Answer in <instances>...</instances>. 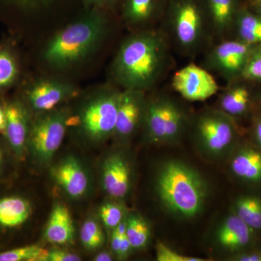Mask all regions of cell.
Segmentation results:
<instances>
[{"mask_svg": "<svg viewBox=\"0 0 261 261\" xmlns=\"http://www.w3.org/2000/svg\"><path fill=\"white\" fill-rule=\"evenodd\" d=\"M99 216L108 229L113 231L126 218L124 207L115 202H107L99 207Z\"/></svg>", "mask_w": 261, "mask_h": 261, "instance_id": "cell-30", "label": "cell"}, {"mask_svg": "<svg viewBox=\"0 0 261 261\" xmlns=\"http://www.w3.org/2000/svg\"><path fill=\"white\" fill-rule=\"evenodd\" d=\"M70 0H0V10L20 15L48 13Z\"/></svg>", "mask_w": 261, "mask_h": 261, "instance_id": "cell-21", "label": "cell"}, {"mask_svg": "<svg viewBox=\"0 0 261 261\" xmlns=\"http://www.w3.org/2000/svg\"><path fill=\"white\" fill-rule=\"evenodd\" d=\"M252 45L240 40H226L213 48L207 58L211 69L226 80L242 75Z\"/></svg>", "mask_w": 261, "mask_h": 261, "instance_id": "cell-11", "label": "cell"}, {"mask_svg": "<svg viewBox=\"0 0 261 261\" xmlns=\"http://www.w3.org/2000/svg\"><path fill=\"white\" fill-rule=\"evenodd\" d=\"M156 255L159 261H205L201 257L187 256L174 251L172 249L162 243H158L156 246Z\"/></svg>", "mask_w": 261, "mask_h": 261, "instance_id": "cell-32", "label": "cell"}, {"mask_svg": "<svg viewBox=\"0 0 261 261\" xmlns=\"http://www.w3.org/2000/svg\"><path fill=\"white\" fill-rule=\"evenodd\" d=\"M3 150H2L1 147H0V169H1L2 166H3Z\"/></svg>", "mask_w": 261, "mask_h": 261, "instance_id": "cell-41", "label": "cell"}, {"mask_svg": "<svg viewBox=\"0 0 261 261\" xmlns=\"http://www.w3.org/2000/svg\"><path fill=\"white\" fill-rule=\"evenodd\" d=\"M126 234L132 248L143 249L149 243L150 227L140 214H130L126 216Z\"/></svg>", "mask_w": 261, "mask_h": 261, "instance_id": "cell-25", "label": "cell"}, {"mask_svg": "<svg viewBox=\"0 0 261 261\" xmlns=\"http://www.w3.org/2000/svg\"><path fill=\"white\" fill-rule=\"evenodd\" d=\"M106 10L84 8L76 20L57 33L47 43L43 60L51 68L65 69L94 53L107 32Z\"/></svg>", "mask_w": 261, "mask_h": 261, "instance_id": "cell-2", "label": "cell"}, {"mask_svg": "<svg viewBox=\"0 0 261 261\" xmlns=\"http://www.w3.org/2000/svg\"><path fill=\"white\" fill-rule=\"evenodd\" d=\"M103 190L115 200H123L129 193L132 183L130 163L124 154L114 152L105 159L101 169Z\"/></svg>", "mask_w": 261, "mask_h": 261, "instance_id": "cell-12", "label": "cell"}, {"mask_svg": "<svg viewBox=\"0 0 261 261\" xmlns=\"http://www.w3.org/2000/svg\"><path fill=\"white\" fill-rule=\"evenodd\" d=\"M79 255L61 249H54L49 251L47 261H80Z\"/></svg>", "mask_w": 261, "mask_h": 261, "instance_id": "cell-33", "label": "cell"}, {"mask_svg": "<svg viewBox=\"0 0 261 261\" xmlns=\"http://www.w3.org/2000/svg\"><path fill=\"white\" fill-rule=\"evenodd\" d=\"M250 5L254 8H261V0H250Z\"/></svg>", "mask_w": 261, "mask_h": 261, "instance_id": "cell-40", "label": "cell"}, {"mask_svg": "<svg viewBox=\"0 0 261 261\" xmlns=\"http://www.w3.org/2000/svg\"><path fill=\"white\" fill-rule=\"evenodd\" d=\"M255 135H256L257 141L261 145V121L258 122L256 128H255Z\"/></svg>", "mask_w": 261, "mask_h": 261, "instance_id": "cell-39", "label": "cell"}, {"mask_svg": "<svg viewBox=\"0 0 261 261\" xmlns=\"http://www.w3.org/2000/svg\"><path fill=\"white\" fill-rule=\"evenodd\" d=\"M167 44L155 32L137 33L122 43L113 64L117 83L145 91L155 84L167 66Z\"/></svg>", "mask_w": 261, "mask_h": 261, "instance_id": "cell-1", "label": "cell"}, {"mask_svg": "<svg viewBox=\"0 0 261 261\" xmlns=\"http://www.w3.org/2000/svg\"><path fill=\"white\" fill-rule=\"evenodd\" d=\"M80 238L83 246L89 250H97L105 243V234L100 224L92 218L84 221L81 228Z\"/></svg>", "mask_w": 261, "mask_h": 261, "instance_id": "cell-29", "label": "cell"}, {"mask_svg": "<svg viewBox=\"0 0 261 261\" xmlns=\"http://www.w3.org/2000/svg\"><path fill=\"white\" fill-rule=\"evenodd\" d=\"M172 86L182 97L192 102L205 101L219 90L214 77L194 63L186 65L173 75Z\"/></svg>", "mask_w": 261, "mask_h": 261, "instance_id": "cell-9", "label": "cell"}, {"mask_svg": "<svg viewBox=\"0 0 261 261\" xmlns=\"http://www.w3.org/2000/svg\"><path fill=\"white\" fill-rule=\"evenodd\" d=\"M250 102V92L244 86H233L221 95V111L229 116H238L246 111Z\"/></svg>", "mask_w": 261, "mask_h": 261, "instance_id": "cell-24", "label": "cell"}, {"mask_svg": "<svg viewBox=\"0 0 261 261\" xmlns=\"http://www.w3.org/2000/svg\"><path fill=\"white\" fill-rule=\"evenodd\" d=\"M235 214L252 229L261 228V200L255 197H243L235 202Z\"/></svg>", "mask_w": 261, "mask_h": 261, "instance_id": "cell-27", "label": "cell"}, {"mask_svg": "<svg viewBox=\"0 0 261 261\" xmlns=\"http://www.w3.org/2000/svg\"><path fill=\"white\" fill-rule=\"evenodd\" d=\"M255 9L256 10L257 13L261 15V8H255Z\"/></svg>", "mask_w": 261, "mask_h": 261, "instance_id": "cell-42", "label": "cell"}, {"mask_svg": "<svg viewBox=\"0 0 261 261\" xmlns=\"http://www.w3.org/2000/svg\"><path fill=\"white\" fill-rule=\"evenodd\" d=\"M6 128L4 135L15 159L22 161L27 154V146L32 119L27 103L18 99L5 104Z\"/></svg>", "mask_w": 261, "mask_h": 261, "instance_id": "cell-10", "label": "cell"}, {"mask_svg": "<svg viewBox=\"0 0 261 261\" xmlns=\"http://www.w3.org/2000/svg\"><path fill=\"white\" fill-rule=\"evenodd\" d=\"M132 249L133 248H132L129 240H128L126 233H125L123 238H122L121 246H120L119 252H118L117 257H119V258H126L129 255Z\"/></svg>", "mask_w": 261, "mask_h": 261, "instance_id": "cell-35", "label": "cell"}, {"mask_svg": "<svg viewBox=\"0 0 261 261\" xmlns=\"http://www.w3.org/2000/svg\"><path fill=\"white\" fill-rule=\"evenodd\" d=\"M166 3L167 0H123L122 14L128 23H145L164 8Z\"/></svg>", "mask_w": 261, "mask_h": 261, "instance_id": "cell-20", "label": "cell"}, {"mask_svg": "<svg viewBox=\"0 0 261 261\" xmlns=\"http://www.w3.org/2000/svg\"><path fill=\"white\" fill-rule=\"evenodd\" d=\"M232 172L247 181H261V153L254 149H243L233 157L231 163Z\"/></svg>", "mask_w": 261, "mask_h": 261, "instance_id": "cell-22", "label": "cell"}, {"mask_svg": "<svg viewBox=\"0 0 261 261\" xmlns=\"http://www.w3.org/2000/svg\"><path fill=\"white\" fill-rule=\"evenodd\" d=\"M234 23L239 40L250 45H261V15L253 14L248 10H239Z\"/></svg>", "mask_w": 261, "mask_h": 261, "instance_id": "cell-23", "label": "cell"}, {"mask_svg": "<svg viewBox=\"0 0 261 261\" xmlns=\"http://www.w3.org/2000/svg\"><path fill=\"white\" fill-rule=\"evenodd\" d=\"M76 87L68 82L56 79H42L33 82L25 91V103L37 113L47 112L75 97Z\"/></svg>", "mask_w": 261, "mask_h": 261, "instance_id": "cell-8", "label": "cell"}, {"mask_svg": "<svg viewBox=\"0 0 261 261\" xmlns=\"http://www.w3.org/2000/svg\"><path fill=\"white\" fill-rule=\"evenodd\" d=\"M164 10L175 42L186 53L197 51L213 31L205 0H167Z\"/></svg>", "mask_w": 261, "mask_h": 261, "instance_id": "cell-4", "label": "cell"}, {"mask_svg": "<svg viewBox=\"0 0 261 261\" xmlns=\"http://www.w3.org/2000/svg\"><path fill=\"white\" fill-rule=\"evenodd\" d=\"M238 260L240 261H261V255L259 254H250L238 257Z\"/></svg>", "mask_w": 261, "mask_h": 261, "instance_id": "cell-38", "label": "cell"}, {"mask_svg": "<svg viewBox=\"0 0 261 261\" xmlns=\"http://www.w3.org/2000/svg\"><path fill=\"white\" fill-rule=\"evenodd\" d=\"M121 92L113 87L99 89L85 99L75 119L70 116L86 140L98 143L113 135Z\"/></svg>", "mask_w": 261, "mask_h": 261, "instance_id": "cell-5", "label": "cell"}, {"mask_svg": "<svg viewBox=\"0 0 261 261\" xmlns=\"http://www.w3.org/2000/svg\"><path fill=\"white\" fill-rule=\"evenodd\" d=\"M251 231V228L233 214L226 218L220 226L216 233V240L220 246L236 250L250 243Z\"/></svg>", "mask_w": 261, "mask_h": 261, "instance_id": "cell-18", "label": "cell"}, {"mask_svg": "<svg viewBox=\"0 0 261 261\" xmlns=\"http://www.w3.org/2000/svg\"><path fill=\"white\" fill-rule=\"evenodd\" d=\"M241 75L245 80H261V45L250 53Z\"/></svg>", "mask_w": 261, "mask_h": 261, "instance_id": "cell-31", "label": "cell"}, {"mask_svg": "<svg viewBox=\"0 0 261 261\" xmlns=\"http://www.w3.org/2000/svg\"><path fill=\"white\" fill-rule=\"evenodd\" d=\"M177 105L171 98L163 95L147 100L142 124L150 142H166L168 123Z\"/></svg>", "mask_w": 261, "mask_h": 261, "instance_id": "cell-15", "label": "cell"}, {"mask_svg": "<svg viewBox=\"0 0 261 261\" xmlns=\"http://www.w3.org/2000/svg\"><path fill=\"white\" fill-rule=\"evenodd\" d=\"M51 177L70 198H82L88 192V173L82 163L72 156L65 158L53 166Z\"/></svg>", "mask_w": 261, "mask_h": 261, "instance_id": "cell-14", "label": "cell"}, {"mask_svg": "<svg viewBox=\"0 0 261 261\" xmlns=\"http://www.w3.org/2000/svg\"><path fill=\"white\" fill-rule=\"evenodd\" d=\"M197 140L209 152L221 154L231 145L234 137V127L229 115L224 111H205L197 118L195 127Z\"/></svg>", "mask_w": 261, "mask_h": 261, "instance_id": "cell-7", "label": "cell"}, {"mask_svg": "<svg viewBox=\"0 0 261 261\" xmlns=\"http://www.w3.org/2000/svg\"><path fill=\"white\" fill-rule=\"evenodd\" d=\"M156 190L166 210L184 219H192L205 205L207 188L200 173L177 161L165 163L156 179Z\"/></svg>", "mask_w": 261, "mask_h": 261, "instance_id": "cell-3", "label": "cell"}, {"mask_svg": "<svg viewBox=\"0 0 261 261\" xmlns=\"http://www.w3.org/2000/svg\"><path fill=\"white\" fill-rule=\"evenodd\" d=\"M70 118L68 108H56L38 113L37 118L32 120L27 154L34 162L40 166L50 162L63 142Z\"/></svg>", "mask_w": 261, "mask_h": 261, "instance_id": "cell-6", "label": "cell"}, {"mask_svg": "<svg viewBox=\"0 0 261 261\" xmlns=\"http://www.w3.org/2000/svg\"><path fill=\"white\" fill-rule=\"evenodd\" d=\"M32 206L27 199L18 195L0 197V228L15 229L27 222Z\"/></svg>", "mask_w": 261, "mask_h": 261, "instance_id": "cell-17", "label": "cell"}, {"mask_svg": "<svg viewBox=\"0 0 261 261\" xmlns=\"http://www.w3.org/2000/svg\"><path fill=\"white\" fill-rule=\"evenodd\" d=\"M74 236V224L69 209L64 204H56L46 226V240L54 245H66L73 243Z\"/></svg>", "mask_w": 261, "mask_h": 261, "instance_id": "cell-16", "label": "cell"}, {"mask_svg": "<svg viewBox=\"0 0 261 261\" xmlns=\"http://www.w3.org/2000/svg\"><path fill=\"white\" fill-rule=\"evenodd\" d=\"M213 31L219 35L227 32L238 15L239 0H205Z\"/></svg>", "mask_w": 261, "mask_h": 261, "instance_id": "cell-19", "label": "cell"}, {"mask_svg": "<svg viewBox=\"0 0 261 261\" xmlns=\"http://www.w3.org/2000/svg\"><path fill=\"white\" fill-rule=\"evenodd\" d=\"M6 128V115L4 106L0 105V135H4Z\"/></svg>", "mask_w": 261, "mask_h": 261, "instance_id": "cell-36", "label": "cell"}, {"mask_svg": "<svg viewBox=\"0 0 261 261\" xmlns=\"http://www.w3.org/2000/svg\"><path fill=\"white\" fill-rule=\"evenodd\" d=\"M49 251L33 245L0 252V261H47Z\"/></svg>", "mask_w": 261, "mask_h": 261, "instance_id": "cell-28", "label": "cell"}, {"mask_svg": "<svg viewBox=\"0 0 261 261\" xmlns=\"http://www.w3.org/2000/svg\"><path fill=\"white\" fill-rule=\"evenodd\" d=\"M94 260L95 261H111L113 260V256L111 252L104 251L99 252L94 257Z\"/></svg>", "mask_w": 261, "mask_h": 261, "instance_id": "cell-37", "label": "cell"}, {"mask_svg": "<svg viewBox=\"0 0 261 261\" xmlns=\"http://www.w3.org/2000/svg\"><path fill=\"white\" fill-rule=\"evenodd\" d=\"M121 1L122 3L123 0H82V6L84 8H97L107 10Z\"/></svg>", "mask_w": 261, "mask_h": 261, "instance_id": "cell-34", "label": "cell"}, {"mask_svg": "<svg viewBox=\"0 0 261 261\" xmlns=\"http://www.w3.org/2000/svg\"><path fill=\"white\" fill-rule=\"evenodd\" d=\"M20 67L15 53L10 48L0 47V92L17 82Z\"/></svg>", "mask_w": 261, "mask_h": 261, "instance_id": "cell-26", "label": "cell"}, {"mask_svg": "<svg viewBox=\"0 0 261 261\" xmlns=\"http://www.w3.org/2000/svg\"><path fill=\"white\" fill-rule=\"evenodd\" d=\"M146 102L145 91L124 89L120 96L113 135L119 140L132 137L142 123Z\"/></svg>", "mask_w": 261, "mask_h": 261, "instance_id": "cell-13", "label": "cell"}]
</instances>
